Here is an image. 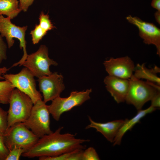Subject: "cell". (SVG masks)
Listing matches in <instances>:
<instances>
[{
	"instance_id": "8992f818",
	"label": "cell",
	"mask_w": 160,
	"mask_h": 160,
	"mask_svg": "<svg viewBox=\"0 0 160 160\" xmlns=\"http://www.w3.org/2000/svg\"><path fill=\"white\" fill-rule=\"evenodd\" d=\"M92 92L91 89H87L85 91H73L67 97H57L52 101L50 105H47L50 114L55 120L59 121L63 113L71 110L74 107L81 105L89 100L90 94Z\"/></svg>"
},
{
	"instance_id": "8fae6325",
	"label": "cell",
	"mask_w": 160,
	"mask_h": 160,
	"mask_svg": "<svg viewBox=\"0 0 160 160\" xmlns=\"http://www.w3.org/2000/svg\"><path fill=\"white\" fill-rule=\"evenodd\" d=\"M128 22L136 26L140 37L147 44H153L156 49V53L160 56V29L153 23L144 21L137 17L129 15L126 17Z\"/></svg>"
},
{
	"instance_id": "5b68a950",
	"label": "cell",
	"mask_w": 160,
	"mask_h": 160,
	"mask_svg": "<svg viewBox=\"0 0 160 160\" xmlns=\"http://www.w3.org/2000/svg\"><path fill=\"white\" fill-rule=\"evenodd\" d=\"M50 114L46 103L39 100L33 104L29 116L23 123L40 138L53 132L50 127Z\"/></svg>"
},
{
	"instance_id": "83f0119b",
	"label": "cell",
	"mask_w": 160,
	"mask_h": 160,
	"mask_svg": "<svg viewBox=\"0 0 160 160\" xmlns=\"http://www.w3.org/2000/svg\"><path fill=\"white\" fill-rule=\"evenodd\" d=\"M151 4L153 8L160 11V0H152Z\"/></svg>"
},
{
	"instance_id": "277c9868",
	"label": "cell",
	"mask_w": 160,
	"mask_h": 160,
	"mask_svg": "<svg viewBox=\"0 0 160 160\" xmlns=\"http://www.w3.org/2000/svg\"><path fill=\"white\" fill-rule=\"evenodd\" d=\"M9 150L19 148L25 152L32 147L39 138L22 122L16 123L8 128L3 136Z\"/></svg>"
},
{
	"instance_id": "30bf717a",
	"label": "cell",
	"mask_w": 160,
	"mask_h": 160,
	"mask_svg": "<svg viewBox=\"0 0 160 160\" xmlns=\"http://www.w3.org/2000/svg\"><path fill=\"white\" fill-rule=\"evenodd\" d=\"M63 79V75L56 72L38 78L39 88L45 103L60 96L65 88Z\"/></svg>"
},
{
	"instance_id": "603a6c76",
	"label": "cell",
	"mask_w": 160,
	"mask_h": 160,
	"mask_svg": "<svg viewBox=\"0 0 160 160\" xmlns=\"http://www.w3.org/2000/svg\"><path fill=\"white\" fill-rule=\"evenodd\" d=\"M9 153L5 160H18L25 151L21 148H15L9 150Z\"/></svg>"
},
{
	"instance_id": "f1b7e54d",
	"label": "cell",
	"mask_w": 160,
	"mask_h": 160,
	"mask_svg": "<svg viewBox=\"0 0 160 160\" xmlns=\"http://www.w3.org/2000/svg\"><path fill=\"white\" fill-rule=\"evenodd\" d=\"M9 69V68H8L6 67H3L0 68V79H5L2 75L6 73Z\"/></svg>"
},
{
	"instance_id": "ffe728a7",
	"label": "cell",
	"mask_w": 160,
	"mask_h": 160,
	"mask_svg": "<svg viewBox=\"0 0 160 160\" xmlns=\"http://www.w3.org/2000/svg\"><path fill=\"white\" fill-rule=\"evenodd\" d=\"M39 25L44 30L48 32L55 28L49 19V15L41 12L40 14Z\"/></svg>"
},
{
	"instance_id": "5bb4252c",
	"label": "cell",
	"mask_w": 160,
	"mask_h": 160,
	"mask_svg": "<svg viewBox=\"0 0 160 160\" xmlns=\"http://www.w3.org/2000/svg\"><path fill=\"white\" fill-rule=\"evenodd\" d=\"M88 119L90 123L85 129H95L97 132L100 133L111 143H113L119 129L125 121V120L120 119L105 123L97 122L94 121L89 116Z\"/></svg>"
},
{
	"instance_id": "d4e9b609",
	"label": "cell",
	"mask_w": 160,
	"mask_h": 160,
	"mask_svg": "<svg viewBox=\"0 0 160 160\" xmlns=\"http://www.w3.org/2000/svg\"><path fill=\"white\" fill-rule=\"evenodd\" d=\"M7 45L0 34V65L2 61L7 58Z\"/></svg>"
},
{
	"instance_id": "f546056e",
	"label": "cell",
	"mask_w": 160,
	"mask_h": 160,
	"mask_svg": "<svg viewBox=\"0 0 160 160\" xmlns=\"http://www.w3.org/2000/svg\"><path fill=\"white\" fill-rule=\"evenodd\" d=\"M154 17L156 21L160 24V11L157 10L154 14Z\"/></svg>"
},
{
	"instance_id": "ac0fdd59",
	"label": "cell",
	"mask_w": 160,
	"mask_h": 160,
	"mask_svg": "<svg viewBox=\"0 0 160 160\" xmlns=\"http://www.w3.org/2000/svg\"><path fill=\"white\" fill-rule=\"evenodd\" d=\"M15 88L9 81H0V103L9 104L11 93Z\"/></svg>"
},
{
	"instance_id": "7402d4cb",
	"label": "cell",
	"mask_w": 160,
	"mask_h": 160,
	"mask_svg": "<svg viewBox=\"0 0 160 160\" xmlns=\"http://www.w3.org/2000/svg\"><path fill=\"white\" fill-rule=\"evenodd\" d=\"M99 157L95 149L89 147L83 151L81 160H99Z\"/></svg>"
},
{
	"instance_id": "4316f807",
	"label": "cell",
	"mask_w": 160,
	"mask_h": 160,
	"mask_svg": "<svg viewBox=\"0 0 160 160\" xmlns=\"http://www.w3.org/2000/svg\"><path fill=\"white\" fill-rule=\"evenodd\" d=\"M151 106L155 108L160 107V92H158L151 99Z\"/></svg>"
},
{
	"instance_id": "9a60e30c",
	"label": "cell",
	"mask_w": 160,
	"mask_h": 160,
	"mask_svg": "<svg viewBox=\"0 0 160 160\" xmlns=\"http://www.w3.org/2000/svg\"><path fill=\"white\" fill-rule=\"evenodd\" d=\"M157 108L151 105L145 110L141 109L138 111L137 114L131 119H125L114 139L113 145H120L123 136L127 131L131 130L136 124L140 122L141 119L147 114L153 112Z\"/></svg>"
},
{
	"instance_id": "44dd1931",
	"label": "cell",
	"mask_w": 160,
	"mask_h": 160,
	"mask_svg": "<svg viewBox=\"0 0 160 160\" xmlns=\"http://www.w3.org/2000/svg\"><path fill=\"white\" fill-rule=\"evenodd\" d=\"M8 127V112L0 107V135L4 136Z\"/></svg>"
},
{
	"instance_id": "3957f363",
	"label": "cell",
	"mask_w": 160,
	"mask_h": 160,
	"mask_svg": "<svg viewBox=\"0 0 160 160\" xmlns=\"http://www.w3.org/2000/svg\"><path fill=\"white\" fill-rule=\"evenodd\" d=\"M9 104L7 129L16 123L25 121L29 116L34 104L27 95L17 88L12 91Z\"/></svg>"
},
{
	"instance_id": "6da1fadb",
	"label": "cell",
	"mask_w": 160,
	"mask_h": 160,
	"mask_svg": "<svg viewBox=\"0 0 160 160\" xmlns=\"http://www.w3.org/2000/svg\"><path fill=\"white\" fill-rule=\"evenodd\" d=\"M63 128V127H60L55 132L39 138L22 156L28 158L54 156L85 148L82 144L89 141V140L77 138L75 135L69 133L61 134Z\"/></svg>"
},
{
	"instance_id": "d6986e66",
	"label": "cell",
	"mask_w": 160,
	"mask_h": 160,
	"mask_svg": "<svg viewBox=\"0 0 160 160\" xmlns=\"http://www.w3.org/2000/svg\"><path fill=\"white\" fill-rule=\"evenodd\" d=\"M47 32L41 27L39 24L36 25L34 29L31 31L30 33L33 44H35L38 43L46 34Z\"/></svg>"
},
{
	"instance_id": "7c38bea8",
	"label": "cell",
	"mask_w": 160,
	"mask_h": 160,
	"mask_svg": "<svg viewBox=\"0 0 160 160\" xmlns=\"http://www.w3.org/2000/svg\"><path fill=\"white\" fill-rule=\"evenodd\" d=\"M103 64L108 75L126 79L132 76L135 68L133 62L128 56L111 57Z\"/></svg>"
},
{
	"instance_id": "9c48e42d",
	"label": "cell",
	"mask_w": 160,
	"mask_h": 160,
	"mask_svg": "<svg viewBox=\"0 0 160 160\" xmlns=\"http://www.w3.org/2000/svg\"><path fill=\"white\" fill-rule=\"evenodd\" d=\"M3 76L15 88L27 95L34 104L38 100H42V96L36 88L34 76L25 67L17 74L5 73Z\"/></svg>"
},
{
	"instance_id": "2e32d148",
	"label": "cell",
	"mask_w": 160,
	"mask_h": 160,
	"mask_svg": "<svg viewBox=\"0 0 160 160\" xmlns=\"http://www.w3.org/2000/svg\"><path fill=\"white\" fill-rule=\"evenodd\" d=\"M134 72L133 75L136 78L145 79L160 86V79L157 76V73H160V70L157 66L148 69L146 68L145 63L141 65L138 64L135 67Z\"/></svg>"
},
{
	"instance_id": "cb8c5ba5",
	"label": "cell",
	"mask_w": 160,
	"mask_h": 160,
	"mask_svg": "<svg viewBox=\"0 0 160 160\" xmlns=\"http://www.w3.org/2000/svg\"><path fill=\"white\" fill-rule=\"evenodd\" d=\"M9 151L5 144L3 136L0 135V160H5Z\"/></svg>"
},
{
	"instance_id": "484cf974",
	"label": "cell",
	"mask_w": 160,
	"mask_h": 160,
	"mask_svg": "<svg viewBox=\"0 0 160 160\" xmlns=\"http://www.w3.org/2000/svg\"><path fill=\"white\" fill-rule=\"evenodd\" d=\"M19 7L24 12L27 11L29 7L33 3L35 0H18Z\"/></svg>"
},
{
	"instance_id": "4fadbf2b",
	"label": "cell",
	"mask_w": 160,
	"mask_h": 160,
	"mask_svg": "<svg viewBox=\"0 0 160 160\" xmlns=\"http://www.w3.org/2000/svg\"><path fill=\"white\" fill-rule=\"evenodd\" d=\"M104 82L107 90L118 103L125 101L129 86V79L108 75L105 78Z\"/></svg>"
},
{
	"instance_id": "ba28073f",
	"label": "cell",
	"mask_w": 160,
	"mask_h": 160,
	"mask_svg": "<svg viewBox=\"0 0 160 160\" xmlns=\"http://www.w3.org/2000/svg\"><path fill=\"white\" fill-rule=\"evenodd\" d=\"M57 65V62L49 57L47 47L41 45L36 51L28 55L22 65L27 68L34 77L38 78L50 74L52 72L50 70V66Z\"/></svg>"
},
{
	"instance_id": "e0dca14e",
	"label": "cell",
	"mask_w": 160,
	"mask_h": 160,
	"mask_svg": "<svg viewBox=\"0 0 160 160\" xmlns=\"http://www.w3.org/2000/svg\"><path fill=\"white\" fill-rule=\"evenodd\" d=\"M21 11L18 0H0V15H6L12 19Z\"/></svg>"
},
{
	"instance_id": "52a82bcc",
	"label": "cell",
	"mask_w": 160,
	"mask_h": 160,
	"mask_svg": "<svg viewBox=\"0 0 160 160\" xmlns=\"http://www.w3.org/2000/svg\"><path fill=\"white\" fill-rule=\"evenodd\" d=\"M11 19L8 17H5L2 15H0V33L1 36L6 38L9 48L14 45L15 38L20 41V48L23 49V55L21 59L14 64L11 68L19 65L20 66L25 61L28 54L26 50V41L25 40V32L27 26L22 27L17 26L12 23Z\"/></svg>"
},
{
	"instance_id": "7a4b0ae2",
	"label": "cell",
	"mask_w": 160,
	"mask_h": 160,
	"mask_svg": "<svg viewBox=\"0 0 160 160\" xmlns=\"http://www.w3.org/2000/svg\"><path fill=\"white\" fill-rule=\"evenodd\" d=\"M129 80V86L125 101L134 105L138 111L160 91V86L153 82L141 80L133 75Z\"/></svg>"
}]
</instances>
